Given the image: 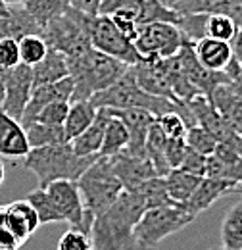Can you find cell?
<instances>
[{
	"label": "cell",
	"instance_id": "25",
	"mask_svg": "<svg viewBox=\"0 0 242 250\" xmlns=\"http://www.w3.org/2000/svg\"><path fill=\"white\" fill-rule=\"evenodd\" d=\"M108 122V112L106 108H98L96 118L81 135H77L73 141H69L71 148L79 156H98L100 146H102V137H104V127Z\"/></svg>",
	"mask_w": 242,
	"mask_h": 250
},
{
	"label": "cell",
	"instance_id": "8",
	"mask_svg": "<svg viewBox=\"0 0 242 250\" xmlns=\"http://www.w3.org/2000/svg\"><path fill=\"white\" fill-rule=\"evenodd\" d=\"M87 31H89L91 44L96 50L110 54L127 65H133L141 60V54L137 52L133 41H129L118 29L110 14H89Z\"/></svg>",
	"mask_w": 242,
	"mask_h": 250
},
{
	"label": "cell",
	"instance_id": "57",
	"mask_svg": "<svg viewBox=\"0 0 242 250\" xmlns=\"http://www.w3.org/2000/svg\"><path fill=\"white\" fill-rule=\"evenodd\" d=\"M237 192H241V194H242V185H241V188H239V190H237Z\"/></svg>",
	"mask_w": 242,
	"mask_h": 250
},
{
	"label": "cell",
	"instance_id": "14",
	"mask_svg": "<svg viewBox=\"0 0 242 250\" xmlns=\"http://www.w3.org/2000/svg\"><path fill=\"white\" fill-rule=\"evenodd\" d=\"M112 116L120 118L129 131V145L125 152L137 154V156H146L144 143L150 131V125L158 120L154 114L142 108H106Z\"/></svg>",
	"mask_w": 242,
	"mask_h": 250
},
{
	"label": "cell",
	"instance_id": "10",
	"mask_svg": "<svg viewBox=\"0 0 242 250\" xmlns=\"http://www.w3.org/2000/svg\"><path fill=\"white\" fill-rule=\"evenodd\" d=\"M44 190L50 196L54 208L60 212L63 221H67L71 227L81 229V231L91 235V225L94 218L85 210L83 196H81V190L77 187V181H69V179L52 181L50 185L44 187Z\"/></svg>",
	"mask_w": 242,
	"mask_h": 250
},
{
	"label": "cell",
	"instance_id": "27",
	"mask_svg": "<svg viewBox=\"0 0 242 250\" xmlns=\"http://www.w3.org/2000/svg\"><path fill=\"white\" fill-rule=\"evenodd\" d=\"M98 108L92 104L91 100H77L69 104L65 122H63V135L65 141H73L77 135H81L89 125L94 122Z\"/></svg>",
	"mask_w": 242,
	"mask_h": 250
},
{
	"label": "cell",
	"instance_id": "23",
	"mask_svg": "<svg viewBox=\"0 0 242 250\" xmlns=\"http://www.w3.org/2000/svg\"><path fill=\"white\" fill-rule=\"evenodd\" d=\"M27 35H42L40 23L23 8V4H12L8 6V16L0 18V39L10 37L20 41Z\"/></svg>",
	"mask_w": 242,
	"mask_h": 250
},
{
	"label": "cell",
	"instance_id": "34",
	"mask_svg": "<svg viewBox=\"0 0 242 250\" xmlns=\"http://www.w3.org/2000/svg\"><path fill=\"white\" fill-rule=\"evenodd\" d=\"M23 8L40 23V27H44L50 20L69 8V0H25Z\"/></svg>",
	"mask_w": 242,
	"mask_h": 250
},
{
	"label": "cell",
	"instance_id": "48",
	"mask_svg": "<svg viewBox=\"0 0 242 250\" xmlns=\"http://www.w3.org/2000/svg\"><path fill=\"white\" fill-rule=\"evenodd\" d=\"M231 46H233V56H235V58L239 60V63L242 65V25L239 27L235 39L231 41Z\"/></svg>",
	"mask_w": 242,
	"mask_h": 250
},
{
	"label": "cell",
	"instance_id": "1",
	"mask_svg": "<svg viewBox=\"0 0 242 250\" xmlns=\"http://www.w3.org/2000/svg\"><path fill=\"white\" fill-rule=\"evenodd\" d=\"M146 212L135 188H123L118 200L92 219V250H131L133 229Z\"/></svg>",
	"mask_w": 242,
	"mask_h": 250
},
{
	"label": "cell",
	"instance_id": "3",
	"mask_svg": "<svg viewBox=\"0 0 242 250\" xmlns=\"http://www.w3.org/2000/svg\"><path fill=\"white\" fill-rule=\"evenodd\" d=\"M67 67H69V77L73 79L71 102H77V100H89L94 93L112 87L129 65L91 46L85 52L67 58Z\"/></svg>",
	"mask_w": 242,
	"mask_h": 250
},
{
	"label": "cell",
	"instance_id": "45",
	"mask_svg": "<svg viewBox=\"0 0 242 250\" xmlns=\"http://www.w3.org/2000/svg\"><path fill=\"white\" fill-rule=\"evenodd\" d=\"M179 167L184 169V171H188V173H192V175L204 177L206 171H208V156L198 154V152L188 148V152H186V156H184V160L181 162Z\"/></svg>",
	"mask_w": 242,
	"mask_h": 250
},
{
	"label": "cell",
	"instance_id": "47",
	"mask_svg": "<svg viewBox=\"0 0 242 250\" xmlns=\"http://www.w3.org/2000/svg\"><path fill=\"white\" fill-rule=\"evenodd\" d=\"M69 6H73L85 14H100L102 0H69Z\"/></svg>",
	"mask_w": 242,
	"mask_h": 250
},
{
	"label": "cell",
	"instance_id": "50",
	"mask_svg": "<svg viewBox=\"0 0 242 250\" xmlns=\"http://www.w3.org/2000/svg\"><path fill=\"white\" fill-rule=\"evenodd\" d=\"M4 75H6V69L0 67V108H2V100H4Z\"/></svg>",
	"mask_w": 242,
	"mask_h": 250
},
{
	"label": "cell",
	"instance_id": "20",
	"mask_svg": "<svg viewBox=\"0 0 242 250\" xmlns=\"http://www.w3.org/2000/svg\"><path fill=\"white\" fill-rule=\"evenodd\" d=\"M208 98L212 100L215 110L219 112V116H221L223 124L227 125V129L231 133L242 137V100L231 89V85L229 83L217 85Z\"/></svg>",
	"mask_w": 242,
	"mask_h": 250
},
{
	"label": "cell",
	"instance_id": "7",
	"mask_svg": "<svg viewBox=\"0 0 242 250\" xmlns=\"http://www.w3.org/2000/svg\"><path fill=\"white\" fill-rule=\"evenodd\" d=\"M87 18L89 14L69 6L63 14L56 16L42 27V39L46 41L48 48L61 52L65 58L77 56L91 48V39L87 31Z\"/></svg>",
	"mask_w": 242,
	"mask_h": 250
},
{
	"label": "cell",
	"instance_id": "19",
	"mask_svg": "<svg viewBox=\"0 0 242 250\" xmlns=\"http://www.w3.org/2000/svg\"><path fill=\"white\" fill-rule=\"evenodd\" d=\"M6 225L14 233L16 241L21 247L23 243H27V239H29L31 235L39 229L40 221H39V216H37L35 208L31 206V202L27 198H23V200H16V202L6 206Z\"/></svg>",
	"mask_w": 242,
	"mask_h": 250
},
{
	"label": "cell",
	"instance_id": "17",
	"mask_svg": "<svg viewBox=\"0 0 242 250\" xmlns=\"http://www.w3.org/2000/svg\"><path fill=\"white\" fill-rule=\"evenodd\" d=\"M110 160H112L114 173L118 175L123 188L137 187L142 181L158 175V171L148 156H137V154H129L123 150L116 156H110Z\"/></svg>",
	"mask_w": 242,
	"mask_h": 250
},
{
	"label": "cell",
	"instance_id": "35",
	"mask_svg": "<svg viewBox=\"0 0 242 250\" xmlns=\"http://www.w3.org/2000/svg\"><path fill=\"white\" fill-rule=\"evenodd\" d=\"M184 141H186V146L198 154H204V156H210L213 154V150L217 148L219 141L213 137L208 129H204L202 125H190L186 129V135H184Z\"/></svg>",
	"mask_w": 242,
	"mask_h": 250
},
{
	"label": "cell",
	"instance_id": "11",
	"mask_svg": "<svg viewBox=\"0 0 242 250\" xmlns=\"http://www.w3.org/2000/svg\"><path fill=\"white\" fill-rule=\"evenodd\" d=\"M100 14H118L135 21L137 25L154 21H169L177 25L179 21V14L161 4L160 0H110L102 4Z\"/></svg>",
	"mask_w": 242,
	"mask_h": 250
},
{
	"label": "cell",
	"instance_id": "32",
	"mask_svg": "<svg viewBox=\"0 0 242 250\" xmlns=\"http://www.w3.org/2000/svg\"><path fill=\"white\" fill-rule=\"evenodd\" d=\"M135 188L144 204L146 210L150 208H156V206H165V204H175L169 194H167V187H165V179L161 175H156V177H150L146 181H142L141 185L137 187H131Z\"/></svg>",
	"mask_w": 242,
	"mask_h": 250
},
{
	"label": "cell",
	"instance_id": "51",
	"mask_svg": "<svg viewBox=\"0 0 242 250\" xmlns=\"http://www.w3.org/2000/svg\"><path fill=\"white\" fill-rule=\"evenodd\" d=\"M4 16H8V4L4 0H0V18H4Z\"/></svg>",
	"mask_w": 242,
	"mask_h": 250
},
{
	"label": "cell",
	"instance_id": "9",
	"mask_svg": "<svg viewBox=\"0 0 242 250\" xmlns=\"http://www.w3.org/2000/svg\"><path fill=\"white\" fill-rule=\"evenodd\" d=\"M184 41L186 39L175 23L154 21L139 25L133 44L141 58H169L179 52Z\"/></svg>",
	"mask_w": 242,
	"mask_h": 250
},
{
	"label": "cell",
	"instance_id": "15",
	"mask_svg": "<svg viewBox=\"0 0 242 250\" xmlns=\"http://www.w3.org/2000/svg\"><path fill=\"white\" fill-rule=\"evenodd\" d=\"M241 188V185L237 181H231V179H219V177H210V175H204L198 183V187L194 188V192L190 194V198L182 204V208L190 214V216H198L202 212H206L212 204H215L219 198L231 194V192H237Z\"/></svg>",
	"mask_w": 242,
	"mask_h": 250
},
{
	"label": "cell",
	"instance_id": "44",
	"mask_svg": "<svg viewBox=\"0 0 242 250\" xmlns=\"http://www.w3.org/2000/svg\"><path fill=\"white\" fill-rule=\"evenodd\" d=\"M186 152H188V146H186L184 137L167 139V143H165V158H167V164H169L171 169L181 166V162L184 160Z\"/></svg>",
	"mask_w": 242,
	"mask_h": 250
},
{
	"label": "cell",
	"instance_id": "13",
	"mask_svg": "<svg viewBox=\"0 0 242 250\" xmlns=\"http://www.w3.org/2000/svg\"><path fill=\"white\" fill-rule=\"evenodd\" d=\"M175 56L179 60L182 73L186 75V79L196 87V91L200 94L210 96L217 85L231 83L229 75L225 71H213V69H208V67H204L202 63L198 62V58L194 54V44L188 42V41L182 42V46L179 48V52Z\"/></svg>",
	"mask_w": 242,
	"mask_h": 250
},
{
	"label": "cell",
	"instance_id": "30",
	"mask_svg": "<svg viewBox=\"0 0 242 250\" xmlns=\"http://www.w3.org/2000/svg\"><path fill=\"white\" fill-rule=\"evenodd\" d=\"M165 143H167V137L165 133L161 131V127L158 125V120L150 125V131H148V137H146V143H144V150H146V156L150 158V162L154 164L158 175H167L171 171L169 164H167V158H165Z\"/></svg>",
	"mask_w": 242,
	"mask_h": 250
},
{
	"label": "cell",
	"instance_id": "31",
	"mask_svg": "<svg viewBox=\"0 0 242 250\" xmlns=\"http://www.w3.org/2000/svg\"><path fill=\"white\" fill-rule=\"evenodd\" d=\"M221 247L227 250H242V200L229 208L223 218Z\"/></svg>",
	"mask_w": 242,
	"mask_h": 250
},
{
	"label": "cell",
	"instance_id": "39",
	"mask_svg": "<svg viewBox=\"0 0 242 250\" xmlns=\"http://www.w3.org/2000/svg\"><path fill=\"white\" fill-rule=\"evenodd\" d=\"M206 21L208 14H179L177 27L188 42H196L206 37Z\"/></svg>",
	"mask_w": 242,
	"mask_h": 250
},
{
	"label": "cell",
	"instance_id": "53",
	"mask_svg": "<svg viewBox=\"0 0 242 250\" xmlns=\"http://www.w3.org/2000/svg\"><path fill=\"white\" fill-rule=\"evenodd\" d=\"M4 177H6V169H4V164L0 162V185L4 183Z\"/></svg>",
	"mask_w": 242,
	"mask_h": 250
},
{
	"label": "cell",
	"instance_id": "5",
	"mask_svg": "<svg viewBox=\"0 0 242 250\" xmlns=\"http://www.w3.org/2000/svg\"><path fill=\"white\" fill-rule=\"evenodd\" d=\"M194 216H190L181 204H165L146 210L133 229L131 250H152L163 239L181 231Z\"/></svg>",
	"mask_w": 242,
	"mask_h": 250
},
{
	"label": "cell",
	"instance_id": "16",
	"mask_svg": "<svg viewBox=\"0 0 242 250\" xmlns=\"http://www.w3.org/2000/svg\"><path fill=\"white\" fill-rule=\"evenodd\" d=\"M71 96H73V79L67 75L60 81H54V83H46V85H39V87H33L29 96V102L23 110V116H21V125L27 127L29 124H33L35 116L50 102H56V100H65V102H71Z\"/></svg>",
	"mask_w": 242,
	"mask_h": 250
},
{
	"label": "cell",
	"instance_id": "40",
	"mask_svg": "<svg viewBox=\"0 0 242 250\" xmlns=\"http://www.w3.org/2000/svg\"><path fill=\"white\" fill-rule=\"evenodd\" d=\"M67 110H69V102H65V100L50 102V104H46L35 116L33 122H40V124H48V125H63L65 116H67Z\"/></svg>",
	"mask_w": 242,
	"mask_h": 250
},
{
	"label": "cell",
	"instance_id": "36",
	"mask_svg": "<svg viewBox=\"0 0 242 250\" xmlns=\"http://www.w3.org/2000/svg\"><path fill=\"white\" fill-rule=\"evenodd\" d=\"M27 200L31 202V206L35 208V212H37V216H39V221H40V225H44V223H58V221H63L60 216V212L54 208V204H52V200H50V196L46 194V190L44 188H35V190H31L29 194H27Z\"/></svg>",
	"mask_w": 242,
	"mask_h": 250
},
{
	"label": "cell",
	"instance_id": "54",
	"mask_svg": "<svg viewBox=\"0 0 242 250\" xmlns=\"http://www.w3.org/2000/svg\"><path fill=\"white\" fill-rule=\"evenodd\" d=\"M4 2H6L8 6H12V4H23L25 0H4Z\"/></svg>",
	"mask_w": 242,
	"mask_h": 250
},
{
	"label": "cell",
	"instance_id": "42",
	"mask_svg": "<svg viewBox=\"0 0 242 250\" xmlns=\"http://www.w3.org/2000/svg\"><path fill=\"white\" fill-rule=\"evenodd\" d=\"M58 250H92L91 235L81 229L71 227L61 235Z\"/></svg>",
	"mask_w": 242,
	"mask_h": 250
},
{
	"label": "cell",
	"instance_id": "2",
	"mask_svg": "<svg viewBox=\"0 0 242 250\" xmlns=\"http://www.w3.org/2000/svg\"><path fill=\"white\" fill-rule=\"evenodd\" d=\"M89 100L96 108H142V110H148L150 114H154L156 118L161 114H167V112H179L188 127L196 125V120L186 104H179L169 98L156 96V94H150L144 89H141L137 83L133 65H129L125 69V73L112 87H108L100 93H94Z\"/></svg>",
	"mask_w": 242,
	"mask_h": 250
},
{
	"label": "cell",
	"instance_id": "18",
	"mask_svg": "<svg viewBox=\"0 0 242 250\" xmlns=\"http://www.w3.org/2000/svg\"><path fill=\"white\" fill-rule=\"evenodd\" d=\"M29 150L31 146L25 127L20 120L0 110V156L18 160V158L27 156Z\"/></svg>",
	"mask_w": 242,
	"mask_h": 250
},
{
	"label": "cell",
	"instance_id": "43",
	"mask_svg": "<svg viewBox=\"0 0 242 250\" xmlns=\"http://www.w3.org/2000/svg\"><path fill=\"white\" fill-rule=\"evenodd\" d=\"M20 60V42L16 39L10 37H2L0 39V67L2 69H10L16 67Z\"/></svg>",
	"mask_w": 242,
	"mask_h": 250
},
{
	"label": "cell",
	"instance_id": "28",
	"mask_svg": "<svg viewBox=\"0 0 242 250\" xmlns=\"http://www.w3.org/2000/svg\"><path fill=\"white\" fill-rule=\"evenodd\" d=\"M127 145H129V131L125 124L108 112V122L104 127V137H102V146L98 156H116L127 148Z\"/></svg>",
	"mask_w": 242,
	"mask_h": 250
},
{
	"label": "cell",
	"instance_id": "37",
	"mask_svg": "<svg viewBox=\"0 0 242 250\" xmlns=\"http://www.w3.org/2000/svg\"><path fill=\"white\" fill-rule=\"evenodd\" d=\"M18 42H20V60L31 67L40 62L48 52V44L42 39V35H27L21 37Z\"/></svg>",
	"mask_w": 242,
	"mask_h": 250
},
{
	"label": "cell",
	"instance_id": "52",
	"mask_svg": "<svg viewBox=\"0 0 242 250\" xmlns=\"http://www.w3.org/2000/svg\"><path fill=\"white\" fill-rule=\"evenodd\" d=\"M0 250H20V247H14V245H4V243H0Z\"/></svg>",
	"mask_w": 242,
	"mask_h": 250
},
{
	"label": "cell",
	"instance_id": "46",
	"mask_svg": "<svg viewBox=\"0 0 242 250\" xmlns=\"http://www.w3.org/2000/svg\"><path fill=\"white\" fill-rule=\"evenodd\" d=\"M112 16V20H114V23L118 25V29H120L129 41H135V37H137V31H139V25L135 23V21H131V20H127V18H123V16H118V14H110Z\"/></svg>",
	"mask_w": 242,
	"mask_h": 250
},
{
	"label": "cell",
	"instance_id": "38",
	"mask_svg": "<svg viewBox=\"0 0 242 250\" xmlns=\"http://www.w3.org/2000/svg\"><path fill=\"white\" fill-rule=\"evenodd\" d=\"M237 31H239V23L233 18H229L225 14H212V16H208L206 37H213V39H221V41L231 42L235 39Z\"/></svg>",
	"mask_w": 242,
	"mask_h": 250
},
{
	"label": "cell",
	"instance_id": "49",
	"mask_svg": "<svg viewBox=\"0 0 242 250\" xmlns=\"http://www.w3.org/2000/svg\"><path fill=\"white\" fill-rule=\"evenodd\" d=\"M229 85H231V89L237 93V96L242 100V71L235 77V79H233V81H231V83H229Z\"/></svg>",
	"mask_w": 242,
	"mask_h": 250
},
{
	"label": "cell",
	"instance_id": "33",
	"mask_svg": "<svg viewBox=\"0 0 242 250\" xmlns=\"http://www.w3.org/2000/svg\"><path fill=\"white\" fill-rule=\"evenodd\" d=\"M25 131H27V141H29L31 148L67 143L65 135H63V125H48L40 124V122H33L25 127Z\"/></svg>",
	"mask_w": 242,
	"mask_h": 250
},
{
	"label": "cell",
	"instance_id": "6",
	"mask_svg": "<svg viewBox=\"0 0 242 250\" xmlns=\"http://www.w3.org/2000/svg\"><path fill=\"white\" fill-rule=\"evenodd\" d=\"M85 210L92 218L106 212L121 194L123 185L114 173L110 156H98L77 179Z\"/></svg>",
	"mask_w": 242,
	"mask_h": 250
},
{
	"label": "cell",
	"instance_id": "56",
	"mask_svg": "<svg viewBox=\"0 0 242 250\" xmlns=\"http://www.w3.org/2000/svg\"><path fill=\"white\" fill-rule=\"evenodd\" d=\"M212 250H227V249H223V247H221V249H212Z\"/></svg>",
	"mask_w": 242,
	"mask_h": 250
},
{
	"label": "cell",
	"instance_id": "4",
	"mask_svg": "<svg viewBox=\"0 0 242 250\" xmlns=\"http://www.w3.org/2000/svg\"><path fill=\"white\" fill-rule=\"evenodd\" d=\"M96 158L98 156H79L69 143H58L31 148L29 154L23 158V167L35 173L39 187L44 188L60 179L77 181Z\"/></svg>",
	"mask_w": 242,
	"mask_h": 250
},
{
	"label": "cell",
	"instance_id": "24",
	"mask_svg": "<svg viewBox=\"0 0 242 250\" xmlns=\"http://www.w3.org/2000/svg\"><path fill=\"white\" fill-rule=\"evenodd\" d=\"M194 54L204 67L213 71H223L227 63L233 60V46L227 41L204 37L194 42Z\"/></svg>",
	"mask_w": 242,
	"mask_h": 250
},
{
	"label": "cell",
	"instance_id": "29",
	"mask_svg": "<svg viewBox=\"0 0 242 250\" xmlns=\"http://www.w3.org/2000/svg\"><path fill=\"white\" fill-rule=\"evenodd\" d=\"M163 179H165V187H167L169 198L175 204H181L182 206L190 198V194L194 192V188L198 187V183H200L202 177L192 175V173L184 171L181 167H173L167 175H163Z\"/></svg>",
	"mask_w": 242,
	"mask_h": 250
},
{
	"label": "cell",
	"instance_id": "22",
	"mask_svg": "<svg viewBox=\"0 0 242 250\" xmlns=\"http://www.w3.org/2000/svg\"><path fill=\"white\" fill-rule=\"evenodd\" d=\"M206 175L219 177V179H231L242 185V156L239 152H235L231 146L219 143L213 154L208 156Z\"/></svg>",
	"mask_w": 242,
	"mask_h": 250
},
{
	"label": "cell",
	"instance_id": "41",
	"mask_svg": "<svg viewBox=\"0 0 242 250\" xmlns=\"http://www.w3.org/2000/svg\"><path fill=\"white\" fill-rule=\"evenodd\" d=\"M158 125L161 127V131L165 133L167 139L184 137V135H186V129H188L184 118H182L179 112H167V114L158 116Z\"/></svg>",
	"mask_w": 242,
	"mask_h": 250
},
{
	"label": "cell",
	"instance_id": "55",
	"mask_svg": "<svg viewBox=\"0 0 242 250\" xmlns=\"http://www.w3.org/2000/svg\"><path fill=\"white\" fill-rule=\"evenodd\" d=\"M106 2H110V0H102V4H106ZM100 8H102V6H100Z\"/></svg>",
	"mask_w": 242,
	"mask_h": 250
},
{
	"label": "cell",
	"instance_id": "21",
	"mask_svg": "<svg viewBox=\"0 0 242 250\" xmlns=\"http://www.w3.org/2000/svg\"><path fill=\"white\" fill-rule=\"evenodd\" d=\"M169 8L177 14H225L242 25L241 0H171Z\"/></svg>",
	"mask_w": 242,
	"mask_h": 250
},
{
	"label": "cell",
	"instance_id": "58",
	"mask_svg": "<svg viewBox=\"0 0 242 250\" xmlns=\"http://www.w3.org/2000/svg\"><path fill=\"white\" fill-rule=\"evenodd\" d=\"M241 2H242V0H241Z\"/></svg>",
	"mask_w": 242,
	"mask_h": 250
},
{
	"label": "cell",
	"instance_id": "26",
	"mask_svg": "<svg viewBox=\"0 0 242 250\" xmlns=\"http://www.w3.org/2000/svg\"><path fill=\"white\" fill-rule=\"evenodd\" d=\"M67 75H69L67 58L61 52H58V50L48 48L46 56L39 63L33 65V87L60 81V79L67 77Z\"/></svg>",
	"mask_w": 242,
	"mask_h": 250
},
{
	"label": "cell",
	"instance_id": "12",
	"mask_svg": "<svg viewBox=\"0 0 242 250\" xmlns=\"http://www.w3.org/2000/svg\"><path fill=\"white\" fill-rule=\"evenodd\" d=\"M33 91V67L27 63H18L16 67L6 69L4 75V100L2 108L6 114L21 122L23 110L29 102Z\"/></svg>",
	"mask_w": 242,
	"mask_h": 250
}]
</instances>
